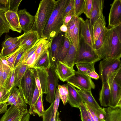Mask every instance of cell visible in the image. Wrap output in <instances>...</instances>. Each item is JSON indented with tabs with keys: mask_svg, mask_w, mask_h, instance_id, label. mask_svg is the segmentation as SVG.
Here are the masks:
<instances>
[{
	"mask_svg": "<svg viewBox=\"0 0 121 121\" xmlns=\"http://www.w3.org/2000/svg\"><path fill=\"white\" fill-rule=\"evenodd\" d=\"M95 51L101 59H120L121 40L118 36L114 26L109 28L106 27L102 44Z\"/></svg>",
	"mask_w": 121,
	"mask_h": 121,
	"instance_id": "obj_1",
	"label": "cell"
},
{
	"mask_svg": "<svg viewBox=\"0 0 121 121\" xmlns=\"http://www.w3.org/2000/svg\"><path fill=\"white\" fill-rule=\"evenodd\" d=\"M69 0H58L43 30L41 38L50 42L54 38L61 32L60 27L64 23V12Z\"/></svg>",
	"mask_w": 121,
	"mask_h": 121,
	"instance_id": "obj_2",
	"label": "cell"
},
{
	"mask_svg": "<svg viewBox=\"0 0 121 121\" xmlns=\"http://www.w3.org/2000/svg\"><path fill=\"white\" fill-rule=\"evenodd\" d=\"M57 2L55 0H42L40 2L34 23L30 31L37 32L40 39Z\"/></svg>",
	"mask_w": 121,
	"mask_h": 121,
	"instance_id": "obj_3",
	"label": "cell"
},
{
	"mask_svg": "<svg viewBox=\"0 0 121 121\" xmlns=\"http://www.w3.org/2000/svg\"><path fill=\"white\" fill-rule=\"evenodd\" d=\"M36 86L32 68L29 67L22 78L18 87L23 99L26 104L30 106Z\"/></svg>",
	"mask_w": 121,
	"mask_h": 121,
	"instance_id": "obj_4",
	"label": "cell"
},
{
	"mask_svg": "<svg viewBox=\"0 0 121 121\" xmlns=\"http://www.w3.org/2000/svg\"><path fill=\"white\" fill-rule=\"evenodd\" d=\"M101 59L95 50L88 44L80 35L74 64L86 63H95Z\"/></svg>",
	"mask_w": 121,
	"mask_h": 121,
	"instance_id": "obj_5",
	"label": "cell"
},
{
	"mask_svg": "<svg viewBox=\"0 0 121 121\" xmlns=\"http://www.w3.org/2000/svg\"><path fill=\"white\" fill-rule=\"evenodd\" d=\"M121 68L120 59L107 58L100 61L99 65V76L102 83L107 81L110 74Z\"/></svg>",
	"mask_w": 121,
	"mask_h": 121,
	"instance_id": "obj_6",
	"label": "cell"
},
{
	"mask_svg": "<svg viewBox=\"0 0 121 121\" xmlns=\"http://www.w3.org/2000/svg\"><path fill=\"white\" fill-rule=\"evenodd\" d=\"M66 81L79 90L91 91L95 88V85L91 78L88 75L77 71H75L74 74Z\"/></svg>",
	"mask_w": 121,
	"mask_h": 121,
	"instance_id": "obj_7",
	"label": "cell"
},
{
	"mask_svg": "<svg viewBox=\"0 0 121 121\" xmlns=\"http://www.w3.org/2000/svg\"><path fill=\"white\" fill-rule=\"evenodd\" d=\"M108 80L111 93L109 107H121V80L115 78L113 72L108 75Z\"/></svg>",
	"mask_w": 121,
	"mask_h": 121,
	"instance_id": "obj_8",
	"label": "cell"
},
{
	"mask_svg": "<svg viewBox=\"0 0 121 121\" xmlns=\"http://www.w3.org/2000/svg\"><path fill=\"white\" fill-rule=\"evenodd\" d=\"M48 72L47 80V92L46 97V101L52 103L54 100L58 78L56 73L53 66L47 69Z\"/></svg>",
	"mask_w": 121,
	"mask_h": 121,
	"instance_id": "obj_9",
	"label": "cell"
},
{
	"mask_svg": "<svg viewBox=\"0 0 121 121\" xmlns=\"http://www.w3.org/2000/svg\"><path fill=\"white\" fill-rule=\"evenodd\" d=\"M64 33L61 32L50 42L48 50L51 66L54 67L58 60L57 54L63 42Z\"/></svg>",
	"mask_w": 121,
	"mask_h": 121,
	"instance_id": "obj_10",
	"label": "cell"
},
{
	"mask_svg": "<svg viewBox=\"0 0 121 121\" xmlns=\"http://www.w3.org/2000/svg\"><path fill=\"white\" fill-rule=\"evenodd\" d=\"M110 5L108 28L121 23V0H114Z\"/></svg>",
	"mask_w": 121,
	"mask_h": 121,
	"instance_id": "obj_11",
	"label": "cell"
},
{
	"mask_svg": "<svg viewBox=\"0 0 121 121\" xmlns=\"http://www.w3.org/2000/svg\"><path fill=\"white\" fill-rule=\"evenodd\" d=\"M17 13L22 30L24 33L30 31L35 21V15L30 14L26 9L18 10Z\"/></svg>",
	"mask_w": 121,
	"mask_h": 121,
	"instance_id": "obj_12",
	"label": "cell"
},
{
	"mask_svg": "<svg viewBox=\"0 0 121 121\" xmlns=\"http://www.w3.org/2000/svg\"><path fill=\"white\" fill-rule=\"evenodd\" d=\"M80 35L82 37L87 43L95 50L93 32L89 19L84 21L80 17Z\"/></svg>",
	"mask_w": 121,
	"mask_h": 121,
	"instance_id": "obj_13",
	"label": "cell"
},
{
	"mask_svg": "<svg viewBox=\"0 0 121 121\" xmlns=\"http://www.w3.org/2000/svg\"><path fill=\"white\" fill-rule=\"evenodd\" d=\"M104 1V0H93L92 8L89 19L92 28L99 18L101 19L106 26L105 17L103 13Z\"/></svg>",
	"mask_w": 121,
	"mask_h": 121,
	"instance_id": "obj_14",
	"label": "cell"
},
{
	"mask_svg": "<svg viewBox=\"0 0 121 121\" xmlns=\"http://www.w3.org/2000/svg\"><path fill=\"white\" fill-rule=\"evenodd\" d=\"M40 39L36 31H28L20 36V47L25 52L32 48Z\"/></svg>",
	"mask_w": 121,
	"mask_h": 121,
	"instance_id": "obj_15",
	"label": "cell"
},
{
	"mask_svg": "<svg viewBox=\"0 0 121 121\" xmlns=\"http://www.w3.org/2000/svg\"><path fill=\"white\" fill-rule=\"evenodd\" d=\"M58 79L64 82L74 74L75 70L62 62L58 60L54 67Z\"/></svg>",
	"mask_w": 121,
	"mask_h": 121,
	"instance_id": "obj_16",
	"label": "cell"
},
{
	"mask_svg": "<svg viewBox=\"0 0 121 121\" xmlns=\"http://www.w3.org/2000/svg\"><path fill=\"white\" fill-rule=\"evenodd\" d=\"M28 112L27 108L11 105L1 118L0 121H14L21 115Z\"/></svg>",
	"mask_w": 121,
	"mask_h": 121,
	"instance_id": "obj_17",
	"label": "cell"
},
{
	"mask_svg": "<svg viewBox=\"0 0 121 121\" xmlns=\"http://www.w3.org/2000/svg\"><path fill=\"white\" fill-rule=\"evenodd\" d=\"M7 103L8 105L22 106L27 108L26 104L23 99L19 89L15 87H13L10 91Z\"/></svg>",
	"mask_w": 121,
	"mask_h": 121,
	"instance_id": "obj_18",
	"label": "cell"
},
{
	"mask_svg": "<svg viewBox=\"0 0 121 121\" xmlns=\"http://www.w3.org/2000/svg\"><path fill=\"white\" fill-rule=\"evenodd\" d=\"M99 100L101 106L109 107L111 101V93L108 80L103 83L102 88L99 93Z\"/></svg>",
	"mask_w": 121,
	"mask_h": 121,
	"instance_id": "obj_19",
	"label": "cell"
},
{
	"mask_svg": "<svg viewBox=\"0 0 121 121\" xmlns=\"http://www.w3.org/2000/svg\"><path fill=\"white\" fill-rule=\"evenodd\" d=\"M68 91V101L72 107L79 108L82 99L75 87L70 84H66Z\"/></svg>",
	"mask_w": 121,
	"mask_h": 121,
	"instance_id": "obj_20",
	"label": "cell"
},
{
	"mask_svg": "<svg viewBox=\"0 0 121 121\" xmlns=\"http://www.w3.org/2000/svg\"><path fill=\"white\" fill-rule=\"evenodd\" d=\"M106 121H121V107L103 108Z\"/></svg>",
	"mask_w": 121,
	"mask_h": 121,
	"instance_id": "obj_21",
	"label": "cell"
},
{
	"mask_svg": "<svg viewBox=\"0 0 121 121\" xmlns=\"http://www.w3.org/2000/svg\"><path fill=\"white\" fill-rule=\"evenodd\" d=\"M5 16L10 27L13 31L21 33L22 29L20 26L17 12L8 11L5 12Z\"/></svg>",
	"mask_w": 121,
	"mask_h": 121,
	"instance_id": "obj_22",
	"label": "cell"
},
{
	"mask_svg": "<svg viewBox=\"0 0 121 121\" xmlns=\"http://www.w3.org/2000/svg\"><path fill=\"white\" fill-rule=\"evenodd\" d=\"M51 64L48 49L36 61L31 68H41L48 69Z\"/></svg>",
	"mask_w": 121,
	"mask_h": 121,
	"instance_id": "obj_23",
	"label": "cell"
},
{
	"mask_svg": "<svg viewBox=\"0 0 121 121\" xmlns=\"http://www.w3.org/2000/svg\"><path fill=\"white\" fill-rule=\"evenodd\" d=\"M84 104L90 112L94 121H106L103 109H99L94 105L88 103Z\"/></svg>",
	"mask_w": 121,
	"mask_h": 121,
	"instance_id": "obj_24",
	"label": "cell"
},
{
	"mask_svg": "<svg viewBox=\"0 0 121 121\" xmlns=\"http://www.w3.org/2000/svg\"><path fill=\"white\" fill-rule=\"evenodd\" d=\"M77 90L84 103H88L94 105L99 109H103L95 100L92 94L91 91L82 89Z\"/></svg>",
	"mask_w": 121,
	"mask_h": 121,
	"instance_id": "obj_25",
	"label": "cell"
},
{
	"mask_svg": "<svg viewBox=\"0 0 121 121\" xmlns=\"http://www.w3.org/2000/svg\"><path fill=\"white\" fill-rule=\"evenodd\" d=\"M77 53L76 48L71 42L70 47L67 54L61 62L69 67L73 68Z\"/></svg>",
	"mask_w": 121,
	"mask_h": 121,
	"instance_id": "obj_26",
	"label": "cell"
},
{
	"mask_svg": "<svg viewBox=\"0 0 121 121\" xmlns=\"http://www.w3.org/2000/svg\"><path fill=\"white\" fill-rule=\"evenodd\" d=\"M28 66L22 63H20L15 69L14 72V87H18L21 80Z\"/></svg>",
	"mask_w": 121,
	"mask_h": 121,
	"instance_id": "obj_27",
	"label": "cell"
},
{
	"mask_svg": "<svg viewBox=\"0 0 121 121\" xmlns=\"http://www.w3.org/2000/svg\"><path fill=\"white\" fill-rule=\"evenodd\" d=\"M70 42L67 32L65 33L63 43L57 54L58 60L61 61L66 56L70 47Z\"/></svg>",
	"mask_w": 121,
	"mask_h": 121,
	"instance_id": "obj_28",
	"label": "cell"
},
{
	"mask_svg": "<svg viewBox=\"0 0 121 121\" xmlns=\"http://www.w3.org/2000/svg\"><path fill=\"white\" fill-rule=\"evenodd\" d=\"M37 70L43 94H47V80L48 72L47 69L36 68Z\"/></svg>",
	"mask_w": 121,
	"mask_h": 121,
	"instance_id": "obj_29",
	"label": "cell"
},
{
	"mask_svg": "<svg viewBox=\"0 0 121 121\" xmlns=\"http://www.w3.org/2000/svg\"><path fill=\"white\" fill-rule=\"evenodd\" d=\"M106 27L103 21L100 18H99L95 22L92 28L95 44L100 34Z\"/></svg>",
	"mask_w": 121,
	"mask_h": 121,
	"instance_id": "obj_30",
	"label": "cell"
},
{
	"mask_svg": "<svg viewBox=\"0 0 121 121\" xmlns=\"http://www.w3.org/2000/svg\"><path fill=\"white\" fill-rule=\"evenodd\" d=\"M19 39L13 44L4 48H2L0 53V57L8 56L15 52L20 48Z\"/></svg>",
	"mask_w": 121,
	"mask_h": 121,
	"instance_id": "obj_31",
	"label": "cell"
},
{
	"mask_svg": "<svg viewBox=\"0 0 121 121\" xmlns=\"http://www.w3.org/2000/svg\"><path fill=\"white\" fill-rule=\"evenodd\" d=\"M5 12L0 10V36L4 33H9L10 27L5 16Z\"/></svg>",
	"mask_w": 121,
	"mask_h": 121,
	"instance_id": "obj_32",
	"label": "cell"
},
{
	"mask_svg": "<svg viewBox=\"0 0 121 121\" xmlns=\"http://www.w3.org/2000/svg\"><path fill=\"white\" fill-rule=\"evenodd\" d=\"M80 17H78L76 26L73 31V39L72 43L78 51L80 36Z\"/></svg>",
	"mask_w": 121,
	"mask_h": 121,
	"instance_id": "obj_33",
	"label": "cell"
},
{
	"mask_svg": "<svg viewBox=\"0 0 121 121\" xmlns=\"http://www.w3.org/2000/svg\"><path fill=\"white\" fill-rule=\"evenodd\" d=\"M95 63H86L76 64L77 71L88 75L91 72L95 71L94 65Z\"/></svg>",
	"mask_w": 121,
	"mask_h": 121,
	"instance_id": "obj_34",
	"label": "cell"
},
{
	"mask_svg": "<svg viewBox=\"0 0 121 121\" xmlns=\"http://www.w3.org/2000/svg\"><path fill=\"white\" fill-rule=\"evenodd\" d=\"M57 86L60 97L65 105L68 100L69 93L67 85L66 84L62 85L58 84Z\"/></svg>",
	"mask_w": 121,
	"mask_h": 121,
	"instance_id": "obj_35",
	"label": "cell"
},
{
	"mask_svg": "<svg viewBox=\"0 0 121 121\" xmlns=\"http://www.w3.org/2000/svg\"><path fill=\"white\" fill-rule=\"evenodd\" d=\"M78 18V17L73 16L67 25L68 29L67 32V35L70 42L72 43L73 41V30L76 23Z\"/></svg>",
	"mask_w": 121,
	"mask_h": 121,
	"instance_id": "obj_36",
	"label": "cell"
},
{
	"mask_svg": "<svg viewBox=\"0 0 121 121\" xmlns=\"http://www.w3.org/2000/svg\"><path fill=\"white\" fill-rule=\"evenodd\" d=\"M43 94L40 95L35 105L33 112L37 114L39 117H42L44 112L42 100Z\"/></svg>",
	"mask_w": 121,
	"mask_h": 121,
	"instance_id": "obj_37",
	"label": "cell"
},
{
	"mask_svg": "<svg viewBox=\"0 0 121 121\" xmlns=\"http://www.w3.org/2000/svg\"><path fill=\"white\" fill-rule=\"evenodd\" d=\"M85 0H74V15L78 17L84 13Z\"/></svg>",
	"mask_w": 121,
	"mask_h": 121,
	"instance_id": "obj_38",
	"label": "cell"
},
{
	"mask_svg": "<svg viewBox=\"0 0 121 121\" xmlns=\"http://www.w3.org/2000/svg\"><path fill=\"white\" fill-rule=\"evenodd\" d=\"M54 101L51 103L50 107L44 111L43 117V121H54L55 118L54 117L53 104Z\"/></svg>",
	"mask_w": 121,
	"mask_h": 121,
	"instance_id": "obj_39",
	"label": "cell"
},
{
	"mask_svg": "<svg viewBox=\"0 0 121 121\" xmlns=\"http://www.w3.org/2000/svg\"><path fill=\"white\" fill-rule=\"evenodd\" d=\"M40 39L32 48L25 52L22 57L20 63L23 64L25 63L35 52L39 44Z\"/></svg>",
	"mask_w": 121,
	"mask_h": 121,
	"instance_id": "obj_40",
	"label": "cell"
},
{
	"mask_svg": "<svg viewBox=\"0 0 121 121\" xmlns=\"http://www.w3.org/2000/svg\"><path fill=\"white\" fill-rule=\"evenodd\" d=\"M79 108L80 111L82 121H92L88 115L86 107L83 101L80 104Z\"/></svg>",
	"mask_w": 121,
	"mask_h": 121,
	"instance_id": "obj_41",
	"label": "cell"
},
{
	"mask_svg": "<svg viewBox=\"0 0 121 121\" xmlns=\"http://www.w3.org/2000/svg\"><path fill=\"white\" fill-rule=\"evenodd\" d=\"M15 69L11 71L5 83L3 86L9 92L11 89L14 87Z\"/></svg>",
	"mask_w": 121,
	"mask_h": 121,
	"instance_id": "obj_42",
	"label": "cell"
},
{
	"mask_svg": "<svg viewBox=\"0 0 121 121\" xmlns=\"http://www.w3.org/2000/svg\"><path fill=\"white\" fill-rule=\"evenodd\" d=\"M22 0H8L7 5L8 10L17 12Z\"/></svg>",
	"mask_w": 121,
	"mask_h": 121,
	"instance_id": "obj_43",
	"label": "cell"
},
{
	"mask_svg": "<svg viewBox=\"0 0 121 121\" xmlns=\"http://www.w3.org/2000/svg\"><path fill=\"white\" fill-rule=\"evenodd\" d=\"M40 95L39 91L36 86L33 94L31 104L28 111L30 114H33V109Z\"/></svg>",
	"mask_w": 121,
	"mask_h": 121,
	"instance_id": "obj_44",
	"label": "cell"
},
{
	"mask_svg": "<svg viewBox=\"0 0 121 121\" xmlns=\"http://www.w3.org/2000/svg\"><path fill=\"white\" fill-rule=\"evenodd\" d=\"M20 36L17 37H12L6 35L5 40L3 41L1 46L2 48H6L15 43L20 38Z\"/></svg>",
	"mask_w": 121,
	"mask_h": 121,
	"instance_id": "obj_45",
	"label": "cell"
},
{
	"mask_svg": "<svg viewBox=\"0 0 121 121\" xmlns=\"http://www.w3.org/2000/svg\"><path fill=\"white\" fill-rule=\"evenodd\" d=\"M93 2V0H85L83 13L86 17L89 19L90 17Z\"/></svg>",
	"mask_w": 121,
	"mask_h": 121,
	"instance_id": "obj_46",
	"label": "cell"
},
{
	"mask_svg": "<svg viewBox=\"0 0 121 121\" xmlns=\"http://www.w3.org/2000/svg\"><path fill=\"white\" fill-rule=\"evenodd\" d=\"M9 93V92L4 86H0V103L7 102Z\"/></svg>",
	"mask_w": 121,
	"mask_h": 121,
	"instance_id": "obj_47",
	"label": "cell"
},
{
	"mask_svg": "<svg viewBox=\"0 0 121 121\" xmlns=\"http://www.w3.org/2000/svg\"><path fill=\"white\" fill-rule=\"evenodd\" d=\"M20 48H19L14 53L11 55L5 57L9 66L11 69V70L13 69L14 63L17 53Z\"/></svg>",
	"mask_w": 121,
	"mask_h": 121,
	"instance_id": "obj_48",
	"label": "cell"
},
{
	"mask_svg": "<svg viewBox=\"0 0 121 121\" xmlns=\"http://www.w3.org/2000/svg\"><path fill=\"white\" fill-rule=\"evenodd\" d=\"M2 64L3 69V79L2 86H4L9 76L11 70L8 66L2 63Z\"/></svg>",
	"mask_w": 121,
	"mask_h": 121,
	"instance_id": "obj_49",
	"label": "cell"
},
{
	"mask_svg": "<svg viewBox=\"0 0 121 121\" xmlns=\"http://www.w3.org/2000/svg\"><path fill=\"white\" fill-rule=\"evenodd\" d=\"M60 99V98L59 95L58 89L57 88H56L53 107L54 117L55 118L56 114L57 111Z\"/></svg>",
	"mask_w": 121,
	"mask_h": 121,
	"instance_id": "obj_50",
	"label": "cell"
},
{
	"mask_svg": "<svg viewBox=\"0 0 121 121\" xmlns=\"http://www.w3.org/2000/svg\"><path fill=\"white\" fill-rule=\"evenodd\" d=\"M32 70L35 78L36 85L39 90L40 95L43 94L42 93L37 70L36 68H32Z\"/></svg>",
	"mask_w": 121,
	"mask_h": 121,
	"instance_id": "obj_51",
	"label": "cell"
},
{
	"mask_svg": "<svg viewBox=\"0 0 121 121\" xmlns=\"http://www.w3.org/2000/svg\"><path fill=\"white\" fill-rule=\"evenodd\" d=\"M106 27L103 31L98 38L95 44V50L99 49L101 46L103 40L104 35L106 30Z\"/></svg>",
	"mask_w": 121,
	"mask_h": 121,
	"instance_id": "obj_52",
	"label": "cell"
},
{
	"mask_svg": "<svg viewBox=\"0 0 121 121\" xmlns=\"http://www.w3.org/2000/svg\"><path fill=\"white\" fill-rule=\"evenodd\" d=\"M74 0H69L63 13V17L64 19L67 14L74 7Z\"/></svg>",
	"mask_w": 121,
	"mask_h": 121,
	"instance_id": "obj_53",
	"label": "cell"
},
{
	"mask_svg": "<svg viewBox=\"0 0 121 121\" xmlns=\"http://www.w3.org/2000/svg\"><path fill=\"white\" fill-rule=\"evenodd\" d=\"M19 49L17 54L15 61L14 63L13 69H15L16 67L18 65L20 62L22 57L25 51L23 50L20 47Z\"/></svg>",
	"mask_w": 121,
	"mask_h": 121,
	"instance_id": "obj_54",
	"label": "cell"
},
{
	"mask_svg": "<svg viewBox=\"0 0 121 121\" xmlns=\"http://www.w3.org/2000/svg\"><path fill=\"white\" fill-rule=\"evenodd\" d=\"M74 7L65 16L64 20V24L67 26L71 20L73 16H74Z\"/></svg>",
	"mask_w": 121,
	"mask_h": 121,
	"instance_id": "obj_55",
	"label": "cell"
},
{
	"mask_svg": "<svg viewBox=\"0 0 121 121\" xmlns=\"http://www.w3.org/2000/svg\"><path fill=\"white\" fill-rule=\"evenodd\" d=\"M30 114L28 112L21 115L14 121H29Z\"/></svg>",
	"mask_w": 121,
	"mask_h": 121,
	"instance_id": "obj_56",
	"label": "cell"
},
{
	"mask_svg": "<svg viewBox=\"0 0 121 121\" xmlns=\"http://www.w3.org/2000/svg\"><path fill=\"white\" fill-rule=\"evenodd\" d=\"M8 105L6 102L0 103V114L5 113L7 111Z\"/></svg>",
	"mask_w": 121,
	"mask_h": 121,
	"instance_id": "obj_57",
	"label": "cell"
},
{
	"mask_svg": "<svg viewBox=\"0 0 121 121\" xmlns=\"http://www.w3.org/2000/svg\"><path fill=\"white\" fill-rule=\"evenodd\" d=\"M88 75L91 78L96 80L98 79L99 77V75L95 71L91 72L89 73Z\"/></svg>",
	"mask_w": 121,
	"mask_h": 121,
	"instance_id": "obj_58",
	"label": "cell"
},
{
	"mask_svg": "<svg viewBox=\"0 0 121 121\" xmlns=\"http://www.w3.org/2000/svg\"><path fill=\"white\" fill-rule=\"evenodd\" d=\"M3 79V69L2 64L0 59V86H2Z\"/></svg>",
	"mask_w": 121,
	"mask_h": 121,
	"instance_id": "obj_59",
	"label": "cell"
},
{
	"mask_svg": "<svg viewBox=\"0 0 121 121\" xmlns=\"http://www.w3.org/2000/svg\"><path fill=\"white\" fill-rule=\"evenodd\" d=\"M0 10L5 12L8 11L7 6L4 4L3 0H0Z\"/></svg>",
	"mask_w": 121,
	"mask_h": 121,
	"instance_id": "obj_60",
	"label": "cell"
},
{
	"mask_svg": "<svg viewBox=\"0 0 121 121\" xmlns=\"http://www.w3.org/2000/svg\"><path fill=\"white\" fill-rule=\"evenodd\" d=\"M68 28L67 26L63 24L60 27V31L63 33H65L67 32L68 31Z\"/></svg>",
	"mask_w": 121,
	"mask_h": 121,
	"instance_id": "obj_61",
	"label": "cell"
},
{
	"mask_svg": "<svg viewBox=\"0 0 121 121\" xmlns=\"http://www.w3.org/2000/svg\"><path fill=\"white\" fill-rule=\"evenodd\" d=\"M59 113L58 111H57L56 114V117L54 120V121H57L58 119V118H59Z\"/></svg>",
	"mask_w": 121,
	"mask_h": 121,
	"instance_id": "obj_62",
	"label": "cell"
},
{
	"mask_svg": "<svg viewBox=\"0 0 121 121\" xmlns=\"http://www.w3.org/2000/svg\"><path fill=\"white\" fill-rule=\"evenodd\" d=\"M57 121H61L60 119L59 118L58 119Z\"/></svg>",
	"mask_w": 121,
	"mask_h": 121,
	"instance_id": "obj_63",
	"label": "cell"
},
{
	"mask_svg": "<svg viewBox=\"0 0 121 121\" xmlns=\"http://www.w3.org/2000/svg\"><path fill=\"white\" fill-rule=\"evenodd\" d=\"M116 74V75H117V74Z\"/></svg>",
	"mask_w": 121,
	"mask_h": 121,
	"instance_id": "obj_64",
	"label": "cell"
}]
</instances>
